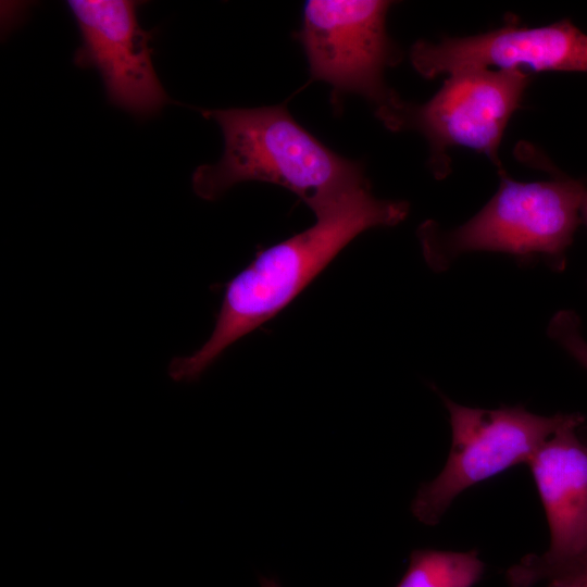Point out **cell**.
Returning a JSON list of instances; mask_svg holds the SVG:
<instances>
[{
  "instance_id": "6da1fadb",
  "label": "cell",
  "mask_w": 587,
  "mask_h": 587,
  "mask_svg": "<svg viewBox=\"0 0 587 587\" xmlns=\"http://www.w3.org/2000/svg\"><path fill=\"white\" fill-rule=\"evenodd\" d=\"M313 212L312 226L261 251L226 283L208 340L193 353L171 361L174 380L198 379L228 347L292 301L358 235L402 222L409 203L378 199L365 183Z\"/></svg>"
},
{
  "instance_id": "7a4b0ae2",
  "label": "cell",
  "mask_w": 587,
  "mask_h": 587,
  "mask_svg": "<svg viewBox=\"0 0 587 587\" xmlns=\"http://www.w3.org/2000/svg\"><path fill=\"white\" fill-rule=\"evenodd\" d=\"M221 128L224 149L192 173L195 193L215 200L236 184L265 182L296 193L313 211L367 183L361 163L326 147L285 104L202 110Z\"/></svg>"
},
{
  "instance_id": "3957f363",
  "label": "cell",
  "mask_w": 587,
  "mask_h": 587,
  "mask_svg": "<svg viewBox=\"0 0 587 587\" xmlns=\"http://www.w3.org/2000/svg\"><path fill=\"white\" fill-rule=\"evenodd\" d=\"M499 174L497 192L464 224L421 225L417 235L430 268L445 272L461 255L480 251L509 254L522 265L542 262L553 272L565 268L587 187L573 178L526 183Z\"/></svg>"
},
{
  "instance_id": "30bf717a",
  "label": "cell",
  "mask_w": 587,
  "mask_h": 587,
  "mask_svg": "<svg viewBox=\"0 0 587 587\" xmlns=\"http://www.w3.org/2000/svg\"><path fill=\"white\" fill-rule=\"evenodd\" d=\"M484 567L476 550L416 549L411 552L408 570L396 587H474Z\"/></svg>"
},
{
  "instance_id": "ba28073f",
  "label": "cell",
  "mask_w": 587,
  "mask_h": 587,
  "mask_svg": "<svg viewBox=\"0 0 587 587\" xmlns=\"http://www.w3.org/2000/svg\"><path fill=\"white\" fill-rule=\"evenodd\" d=\"M132 0H68L82 43L74 63L96 70L108 101L138 120L158 115L171 102L154 70L153 33L143 29Z\"/></svg>"
},
{
  "instance_id": "5b68a950",
  "label": "cell",
  "mask_w": 587,
  "mask_h": 587,
  "mask_svg": "<svg viewBox=\"0 0 587 587\" xmlns=\"http://www.w3.org/2000/svg\"><path fill=\"white\" fill-rule=\"evenodd\" d=\"M439 395L449 413L452 440L444 469L420 486L411 505L413 515L426 525L437 524L465 489L517 464H528L571 415H538L521 405L470 408Z\"/></svg>"
},
{
  "instance_id": "7c38bea8",
  "label": "cell",
  "mask_w": 587,
  "mask_h": 587,
  "mask_svg": "<svg viewBox=\"0 0 587 587\" xmlns=\"http://www.w3.org/2000/svg\"><path fill=\"white\" fill-rule=\"evenodd\" d=\"M548 587H587V562L566 576L549 583Z\"/></svg>"
},
{
  "instance_id": "9c48e42d",
  "label": "cell",
  "mask_w": 587,
  "mask_h": 587,
  "mask_svg": "<svg viewBox=\"0 0 587 587\" xmlns=\"http://www.w3.org/2000/svg\"><path fill=\"white\" fill-rule=\"evenodd\" d=\"M410 59L425 78L491 67L587 72V34L570 21L538 27L510 24L474 36L417 41Z\"/></svg>"
},
{
  "instance_id": "8fae6325",
  "label": "cell",
  "mask_w": 587,
  "mask_h": 587,
  "mask_svg": "<svg viewBox=\"0 0 587 587\" xmlns=\"http://www.w3.org/2000/svg\"><path fill=\"white\" fill-rule=\"evenodd\" d=\"M548 336L587 371V340L576 312L561 310L550 320Z\"/></svg>"
},
{
  "instance_id": "52a82bcc",
  "label": "cell",
  "mask_w": 587,
  "mask_h": 587,
  "mask_svg": "<svg viewBox=\"0 0 587 587\" xmlns=\"http://www.w3.org/2000/svg\"><path fill=\"white\" fill-rule=\"evenodd\" d=\"M584 422L582 414L571 413L528 462L545 509L550 545L545 553L527 555L508 571L512 587L553 582L587 557V440L579 434Z\"/></svg>"
},
{
  "instance_id": "4fadbf2b",
  "label": "cell",
  "mask_w": 587,
  "mask_h": 587,
  "mask_svg": "<svg viewBox=\"0 0 587 587\" xmlns=\"http://www.w3.org/2000/svg\"><path fill=\"white\" fill-rule=\"evenodd\" d=\"M580 217L582 221L587 225V189L583 197L582 208H580Z\"/></svg>"
},
{
  "instance_id": "9a60e30c",
  "label": "cell",
  "mask_w": 587,
  "mask_h": 587,
  "mask_svg": "<svg viewBox=\"0 0 587 587\" xmlns=\"http://www.w3.org/2000/svg\"><path fill=\"white\" fill-rule=\"evenodd\" d=\"M586 561H587V557H586V559H585V562H586Z\"/></svg>"
},
{
  "instance_id": "5bb4252c",
  "label": "cell",
  "mask_w": 587,
  "mask_h": 587,
  "mask_svg": "<svg viewBox=\"0 0 587 587\" xmlns=\"http://www.w3.org/2000/svg\"><path fill=\"white\" fill-rule=\"evenodd\" d=\"M260 585L261 587H280L279 584L275 579H271L266 577H260Z\"/></svg>"
},
{
  "instance_id": "277c9868",
  "label": "cell",
  "mask_w": 587,
  "mask_h": 587,
  "mask_svg": "<svg viewBox=\"0 0 587 587\" xmlns=\"http://www.w3.org/2000/svg\"><path fill=\"white\" fill-rule=\"evenodd\" d=\"M529 82L528 73L517 70H463L448 75L424 103L397 95L375 113L390 130H415L425 137L437 177L449 172L446 152L454 147L485 154L501 172L499 147Z\"/></svg>"
},
{
  "instance_id": "8992f818",
  "label": "cell",
  "mask_w": 587,
  "mask_h": 587,
  "mask_svg": "<svg viewBox=\"0 0 587 587\" xmlns=\"http://www.w3.org/2000/svg\"><path fill=\"white\" fill-rule=\"evenodd\" d=\"M392 2L382 0H309L298 33L312 79L332 87L333 102L347 93L365 98L375 111L397 93L384 74L401 58L386 30Z\"/></svg>"
}]
</instances>
